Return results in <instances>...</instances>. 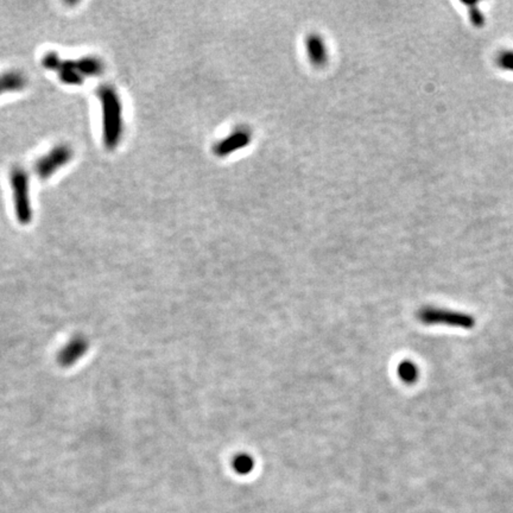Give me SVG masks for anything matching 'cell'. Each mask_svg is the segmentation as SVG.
Returning <instances> with one entry per match:
<instances>
[{
    "label": "cell",
    "instance_id": "cell-1",
    "mask_svg": "<svg viewBox=\"0 0 513 513\" xmlns=\"http://www.w3.org/2000/svg\"><path fill=\"white\" fill-rule=\"evenodd\" d=\"M46 69L55 71L58 79L69 86L82 85L88 78H96L104 73L103 61L96 56H82L78 60H63L56 53H46L42 58Z\"/></svg>",
    "mask_w": 513,
    "mask_h": 513
},
{
    "label": "cell",
    "instance_id": "cell-2",
    "mask_svg": "<svg viewBox=\"0 0 513 513\" xmlns=\"http://www.w3.org/2000/svg\"><path fill=\"white\" fill-rule=\"evenodd\" d=\"M103 119V141L106 149L114 150L121 144L124 132L123 103L119 93L111 85H101L98 88Z\"/></svg>",
    "mask_w": 513,
    "mask_h": 513
},
{
    "label": "cell",
    "instance_id": "cell-3",
    "mask_svg": "<svg viewBox=\"0 0 513 513\" xmlns=\"http://www.w3.org/2000/svg\"><path fill=\"white\" fill-rule=\"evenodd\" d=\"M10 184L12 189L13 207L17 220L19 224L29 225L33 220L29 175L21 166H16L11 170Z\"/></svg>",
    "mask_w": 513,
    "mask_h": 513
},
{
    "label": "cell",
    "instance_id": "cell-4",
    "mask_svg": "<svg viewBox=\"0 0 513 513\" xmlns=\"http://www.w3.org/2000/svg\"><path fill=\"white\" fill-rule=\"evenodd\" d=\"M73 155H74L73 149L69 145H55L54 148H51L46 155H43L35 162L33 173L41 180H48L56 174L61 168L67 166L71 161Z\"/></svg>",
    "mask_w": 513,
    "mask_h": 513
},
{
    "label": "cell",
    "instance_id": "cell-5",
    "mask_svg": "<svg viewBox=\"0 0 513 513\" xmlns=\"http://www.w3.org/2000/svg\"><path fill=\"white\" fill-rule=\"evenodd\" d=\"M418 319L428 326L442 324V326L464 328V329H471L474 327V319L471 315L433 308V306H426L421 309L418 313Z\"/></svg>",
    "mask_w": 513,
    "mask_h": 513
},
{
    "label": "cell",
    "instance_id": "cell-6",
    "mask_svg": "<svg viewBox=\"0 0 513 513\" xmlns=\"http://www.w3.org/2000/svg\"><path fill=\"white\" fill-rule=\"evenodd\" d=\"M88 348H89V342H88L87 338L83 336H73L58 353V365L63 369L71 367L87 353Z\"/></svg>",
    "mask_w": 513,
    "mask_h": 513
},
{
    "label": "cell",
    "instance_id": "cell-7",
    "mask_svg": "<svg viewBox=\"0 0 513 513\" xmlns=\"http://www.w3.org/2000/svg\"><path fill=\"white\" fill-rule=\"evenodd\" d=\"M26 87V78L21 71H8L0 74V96L6 93L23 91Z\"/></svg>",
    "mask_w": 513,
    "mask_h": 513
},
{
    "label": "cell",
    "instance_id": "cell-8",
    "mask_svg": "<svg viewBox=\"0 0 513 513\" xmlns=\"http://www.w3.org/2000/svg\"><path fill=\"white\" fill-rule=\"evenodd\" d=\"M232 133L233 134L227 137L226 139L220 141L219 144L216 145V155H220V156L227 155V153H232L233 150L241 149L244 145L249 143L250 133L246 130H238L236 132Z\"/></svg>",
    "mask_w": 513,
    "mask_h": 513
},
{
    "label": "cell",
    "instance_id": "cell-9",
    "mask_svg": "<svg viewBox=\"0 0 513 513\" xmlns=\"http://www.w3.org/2000/svg\"><path fill=\"white\" fill-rule=\"evenodd\" d=\"M306 48H308V54H309L311 62L315 64H322L326 61V58H327L326 48H324V43L319 36L308 37Z\"/></svg>",
    "mask_w": 513,
    "mask_h": 513
},
{
    "label": "cell",
    "instance_id": "cell-10",
    "mask_svg": "<svg viewBox=\"0 0 513 513\" xmlns=\"http://www.w3.org/2000/svg\"><path fill=\"white\" fill-rule=\"evenodd\" d=\"M398 376L406 384H414L417 381L419 372L412 361L404 360L398 365Z\"/></svg>",
    "mask_w": 513,
    "mask_h": 513
},
{
    "label": "cell",
    "instance_id": "cell-11",
    "mask_svg": "<svg viewBox=\"0 0 513 513\" xmlns=\"http://www.w3.org/2000/svg\"><path fill=\"white\" fill-rule=\"evenodd\" d=\"M233 468L238 474L247 476V474L252 472L253 468H254V461L247 454H239L233 460Z\"/></svg>",
    "mask_w": 513,
    "mask_h": 513
},
{
    "label": "cell",
    "instance_id": "cell-12",
    "mask_svg": "<svg viewBox=\"0 0 513 513\" xmlns=\"http://www.w3.org/2000/svg\"><path fill=\"white\" fill-rule=\"evenodd\" d=\"M466 6L471 10V11H469V16H471L473 24L476 25V26H481V25L484 24V19H482L480 11H479V8H478V5L466 4Z\"/></svg>",
    "mask_w": 513,
    "mask_h": 513
},
{
    "label": "cell",
    "instance_id": "cell-13",
    "mask_svg": "<svg viewBox=\"0 0 513 513\" xmlns=\"http://www.w3.org/2000/svg\"><path fill=\"white\" fill-rule=\"evenodd\" d=\"M501 64L503 68L513 71V53H507L501 58Z\"/></svg>",
    "mask_w": 513,
    "mask_h": 513
}]
</instances>
